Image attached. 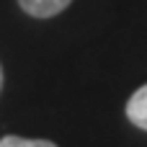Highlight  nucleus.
Listing matches in <instances>:
<instances>
[{
	"label": "nucleus",
	"instance_id": "obj_4",
	"mask_svg": "<svg viewBox=\"0 0 147 147\" xmlns=\"http://www.w3.org/2000/svg\"><path fill=\"white\" fill-rule=\"evenodd\" d=\"M0 88H3V70H0Z\"/></svg>",
	"mask_w": 147,
	"mask_h": 147
},
{
	"label": "nucleus",
	"instance_id": "obj_3",
	"mask_svg": "<svg viewBox=\"0 0 147 147\" xmlns=\"http://www.w3.org/2000/svg\"><path fill=\"white\" fill-rule=\"evenodd\" d=\"M0 147H57L49 140H26V137H3L0 140Z\"/></svg>",
	"mask_w": 147,
	"mask_h": 147
},
{
	"label": "nucleus",
	"instance_id": "obj_2",
	"mask_svg": "<svg viewBox=\"0 0 147 147\" xmlns=\"http://www.w3.org/2000/svg\"><path fill=\"white\" fill-rule=\"evenodd\" d=\"M127 116L134 127L147 132V85H142L127 103Z\"/></svg>",
	"mask_w": 147,
	"mask_h": 147
},
{
	"label": "nucleus",
	"instance_id": "obj_1",
	"mask_svg": "<svg viewBox=\"0 0 147 147\" xmlns=\"http://www.w3.org/2000/svg\"><path fill=\"white\" fill-rule=\"evenodd\" d=\"M72 0H18V5L34 18H52L62 13Z\"/></svg>",
	"mask_w": 147,
	"mask_h": 147
}]
</instances>
